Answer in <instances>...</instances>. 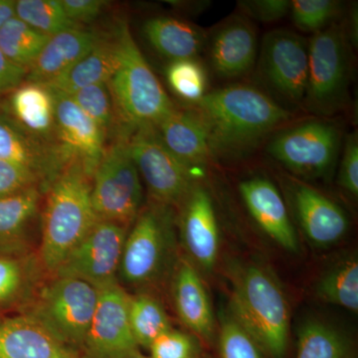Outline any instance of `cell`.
Returning <instances> with one entry per match:
<instances>
[{
    "label": "cell",
    "mask_w": 358,
    "mask_h": 358,
    "mask_svg": "<svg viewBox=\"0 0 358 358\" xmlns=\"http://www.w3.org/2000/svg\"><path fill=\"white\" fill-rule=\"evenodd\" d=\"M190 107L206 127L212 159L244 157L293 117L272 98L247 85L210 92Z\"/></svg>",
    "instance_id": "cell-1"
},
{
    "label": "cell",
    "mask_w": 358,
    "mask_h": 358,
    "mask_svg": "<svg viewBox=\"0 0 358 358\" xmlns=\"http://www.w3.org/2000/svg\"><path fill=\"white\" fill-rule=\"evenodd\" d=\"M38 255L48 275L95 225L91 179L78 162H70L46 190Z\"/></svg>",
    "instance_id": "cell-2"
},
{
    "label": "cell",
    "mask_w": 358,
    "mask_h": 358,
    "mask_svg": "<svg viewBox=\"0 0 358 358\" xmlns=\"http://www.w3.org/2000/svg\"><path fill=\"white\" fill-rule=\"evenodd\" d=\"M114 30L117 64L108 84L120 119L131 131L157 126L176 107L143 57L128 23L120 20Z\"/></svg>",
    "instance_id": "cell-3"
},
{
    "label": "cell",
    "mask_w": 358,
    "mask_h": 358,
    "mask_svg": "<svg viewBox=\"0 0 358 358\" xmlns=\"http://www.w3.org/2000/svg\"><path fill=\"white\" fill-rule=\"evenodd\" d=\"M234 319L272 358H284L288 345V303L274 278L249 267L235 281L231 300Z\"/></svg>",
    "instance_id": "cell-4"
},
{
    "label": "cell",
    "mask_w": 358,
    "mask_h": 358,
    "mask_svg": "<svg viewBox=\"0 0 358 358\" xmlns=\"http://www.w3.org/2000/svg\"><path fill=\"white\" fill-rule=\"evenodd\" d=\"M99 293V289L82 280L51 275L21 313L29 315L65 345L82 350Z\"/></svg>",
    "instance_id": "cell-5"
},
{
    "label": "cell",
    "mask_w": 358,
    "mask_h": 358,
    "mask_svg": "<svg viewBox=\"0 0 358 358\" xmlns=\"http://www.w3.org/2000/svg\"><path fill=\"white\" fill-rule=\"evenodd\" d=\"M131 134L126 129L113 136L91 180L96 217L126 227L138 217L143 199L140 173L129 150Z\"/></svg>",
    "instance_id": "cell-6"
},
{
    "label": "cell",
    "mask_w": 358,
    "mask_h": 358,
    "mask_svg": "<svg viewBox=\"0 0 358 358\" xmlns=\"http://www.w3.org/2000/svg\"><path fill=\"white\" fill-rule=\"evenodd\" d=\"M352 56L345 30L333 23L308 42L305 103L313 114L331 115L346 105Z\"/></svg>",
    "instance_id": "cell-7"
},
{
    "label": "cell",
    "mask_w": 358,
    "mask_h": 358,
    "mask_svg": "<svg viewBox=\"0 0 358 358\" xmlns=\"http://www.w3.org/2000/svg\"><path fill=\"white\" fill-rule=\"evenodd\" d=\"M129 145L131 159L152 199L164 206L182 204L194 188V171L166 147L155 126L134 129Z\"/></svg>",
    "instance_id": "cell-8"
},
{
    "label": "cell",
    "mask_w": 358,
    "mask_h": 358,
    "mask_svg": "<svg viewBox=\"0 0 358 358\" xmlns=\"http://www.w3.org/2000/svg\"><path fill=\"white\" fill-rule=\"evenodd\" d=\"M341 133L333 122L310 120L275 134L268 152L289 171L308 178L333 171L339 154Z\"/></svg>",
    "instance_id": "cell-9"
},
{
    "label": "cell",
    "mask_w": 358,
    "mask_h": 358,
    "mask_svg": "<svg viewBox=\"0 0 358 358\" xmlns=\"http://www.w3.org/2000/svg\"><path fill=\"white\" fill-rule=\"evenodd\" d=\"M166 207L159 205L147 209L134 220L124 241L117 281L141 286L154 281L164 270L173 240Z\"/></svg>",
    "instance_id": "cell-10"
},
{
    "label": "cell",
    "mask_w": 358,
    "mask_h": 358,
    "mask_svg": "<svg viewBox=\"0 0 358 358\" xmlns=\"http://www.w3.org/2000/svg\"><path fill=\"white\" fill-rule=\"evenodd\" d=\"M128 227L98 220L51 275L75 278L103 288L117 281Z\"/></svg>",
    "instance_id": "cell-11"
},
{
    "label": "cell",
    "mask_w": 358,
    "mask_h": 358,
    "mask_svg": "<svg viewBox=\"0 0 358 358\" xmlns=\"http://www.w3.org/2000/svg\"><path fill=\"white\" fill-rule=\"evenodd\" d=\"M259 71L275 95L300 105L305 100L308 75V43L298 33L273 30L264 36Z\"/></svg>",
    "instance_id": "cell-12"
},
{
    "label": "cell",
    "mask_w": 358,
    "mask_h": 358,
    "mask_svg": "<svg viewBox=\"0 0 358 358\" xmlns=\"http://www.w3.org/2000/svg\"><path fill=\"white\" fill-rule=\"evenodd\" d=\"M99 300L82 346L84 358H117L138 350L129 324V294L120 282L99 289Z\"/></svg>",
    "instance_id": "cell-13"
},
{
    "label": "cell",
    "mask_w": 358,
    "mask_h": 358,
    "mask_svg": "<svg viewBox=\"0 0 358 358\" xmlns=\"http://www.w3.org/2000/svg\"><path fill=\"white\" fill-rule=\"evenodd\" d=\"M53 94L61 152L68 164L78 162L92 180L107 147V134L69 96Z\"/></svg>",
    "instance_id": "cell-14"
},
{
    "label": "cell",
    "mask_w": 358,
    "mask_h": 358,
    "mask_svg": "<svg viewBox=\"0 0 358 358\" xmlns=\"http://www.w3.org/2000/svg\"><path fill=\"white\" fill-rule=\"evenodd\" d=\"M212 69L223 79L248 74L255 65L258 40L255 26L246 16H230L207 39Z\"/></svg>",
    "instance_id": "cell-15"
},
{
    "label": "cell",
    "mask_w": 358,
    "mask_h": 358,
    "mask_svg": "<svg viewBox=\"0 0 358 358\" xmlns=\"http://www.w3.org/2000/svg\"><path fill=\"white\" fill-rule=\"evenodd\" d=\"M0 159L20 164L36 173L41 179L43 192L69 164L60 150L28 134L1 106Z\"/></svg>",
    "instance_id": "cell-16"
},
{
    "label": "cell",
    "mask_w": 358,
    "mask_h": 358,
    "mask_svg": "<svg viewBox=\"0 0 358 358\" xmlns=\"http://www.w3.org/2000/svg\"><path fill=\"white\" fill-rule=\"evenodd\" d=\"M0 358H84L29 315L0 317Z\"/></svg>",
    "instance_id": "cell-17"
},
{
    "label": "cell",
    "mask_w": 358,
    "mask_h": 358,
    "mask_svg": "<svg viewBox=\"0 0 358 358\" xmlns=\"http://www.w3.org/2000/svg\"><path fill=\"white\" fill-rule=\"evenodd\" d=\"M1 107L28 134L61 152L56 128L55 100L48 87L25 81L7 95Z\"/></svg>",
    "instance_id": "cell-18"
},
{
    "label": "cell",
    "mask_w": 358,
    "mask_h": 358,
    "mask_svg": "<svg viewBox=\"0 0 358 358\" xmlns=\"http://www.w3.org/2000/svg\"><path fill=\"white\" fill-rule=\"evenodd\" d=\"M239 190L250 214L261 229L282 248L298 251L296 231L277 187L268 179L258 176L242 181Z\"/></svg>",
    "instance_id": "cell-19"
},
{
    "label": "cell",
    "mask_w": 358,
    "mask_h": 358,
    "mask_svg": "<svg viewBox=\"0 0 358 358\" xmlns=\"http://www.w3.org/2000/svg\"><path fill=\"white\" fill-rule=\"evenodd\" d=\"M181 232L192 258L205 268H211L217 259L219 229L210 194L195 185L183 201Z\"/></svg>",
    "instance_id": "cell-20"
},
{
    "label": "cell",
    "mask_w": 358,
    "mask_h": 358,
    "mask_svg": "<svg viewBox=\"0 0 358 358\" xmlns=\"http://www.w3.org/2000/svg\"><path fill=\"white\" fill-rule=\"evenodd\" d=\"M102 35L93 30L75 27L49 37L28 69L25 81L50 83L85 57Z\"/></svg>",
    "instance_id": "cell-21"
},
{
    "label": "cell",
    "mask_w": 358,
    "mask_h": 358,
    "mask_svg": "<svg viewBox=\"0 0 358 358\" xmlns=\"http://www.w3.org/2000/svg\"><path fill=\"white\" fill-rule=\"evenodd\" d=\"M155 128L166 147L192 171L201 169L212 159L206 127L193 108H174Z\"/></svg>",
    "instance_id": "cell-22"
},
{
    "label": "cell",
    "mask_w": 358,
    "mask_h": 358,
    "mask_svg": "<svg viewBox=\"0 0 358 358\" xmlns=\"http://www.w3.org/2000/svg\"><path fill=\"white\" fill-rule=\"evenodd\" d=\"M293 200L296 216L308 239L320 246L336 243L348 229L345 211L312 186L296 183Z\"/></svg>",
    "instance_id": "cell-23"
},
{
    "label": "cell",
    "mask_w": 358,
    "mask_h": 358,
    "mask_svg": "<svg viewBox=\"0 0 358 358\" xmlns=\"http://www.w3.org/2000/svg\"><path fill=\"white\" fill-rule=\"evenodd\" d=\"M48 274L38 252L0 254V315L21 310L31 303Z\"/></svg>",
    "instance_id": "cell-24"
},
{
    "label": "cell",
    "mask_w": 358,
    "mask_h": 358,
    "mask_svg": "<svg viewBox=\"0 0 358 358\" xmlns=\"http://www.w3.org/2000/svg\"><path fill=\"white\" fill-rule=\"evenodd\" d=\"M43 190L39 186L0 199V254L20 255L31 250V231Z\"/></svg>",
    "instance_id": "cell-25"
},
{
    "label": "cell",
    "mask_w": 358,
    "mask_h": 358,
    "mask_svg": "<svg viewBox=\"0 0 358 358\" xmlns=\"http://www.w3.org/2000/svg\"><path fill=\"white\" fill-rule=\"evenodd\" d=\"M173 301L181 322L201 338H210L214 331L210 301L199 273L187 261L179 264L176 271Z\"/></svg>",
    "instance_id": "cell-26"
},
{
    "label": "cell",
    "mask_w": 358,
    "mask_h": 358,
    "mask_svg": "<svg viewBox=\"0 0 358 358\" xmlns=\"http://www.w3.org/2000/svg\"><path fill=\"white\" fill-rule=\"evenodd\" d=\"M143 31L155 50L171 62L196 59L208 39L199 26L169 16L150 18Z\"/></svg>",
    "instance_id": "cell-27"
},
{
    "label": "cell",
    "mask_w": 358,
    "mask_h": 358,
    "mask_svg": "<svg viewBox=\"0 0 358 358\" xmlns=\"http://www.w3.org/2000/svg\"><path fill=\"white\" fill-rule=\"evenodd\" d=\"M117 64V40L114 30L112 34H103L85 57L45 86L56 93L70 96L91 85L109 83Z\"/></svg>",
    "instance_id": "cell-28"
},
{
    "label": "cell",
    "mask_w": 358,
    "mask_h": 358,
    "mask_svg": "<svg viewBox=\"0 0 358 358\" xmlns=\"http://www.w3.org/2000/svg\"><path fill=\"white\" fill-rule=\"evenodd\" d=\"M129 315L136 345L148 350L155 339L173 329L162 303L150 294L129 296Z\"/></svg>",
    "instance_id": "cell-29"
},
{
    "label": "cell",
    "mask_w": 358,
    "mask_h": 358,
    "mask_svg": "<svg viewBox=\"0 0 358 358\" xmlns=\"http://www.w3.org/2000/svg\"><path fill=\"white\" fill-rule=\"evenodd\" d=\"M48 39L15 16L0 29V50L13 64L28 71Z\"/></svg>",
    "instance_id": "cell-30"
},
{
    "label": "cell",
    "mask_w": 358,
    "mask_h": 358,
    "mask_svg": "<svg viewBox=\"0 0 358 358\" xmlns=\"http://www.w3.org/2000/svg\"><path fill=\"white\" fill-rule=\"evenodd\" d=\"M69 96L85 114L103 129L107 138L115 136L124 129L129 131L120 119L109 84L91 85L78 90Z\"/></svg>",
    "instance_id": "cell-31"
},
{
    "label": "cell",
    "mask_w": 358,
    "mask_h": 358,
    "mask_svg": "<svg viewBox=\"0 0 358 358\" xmlns=\"http://www.w3.org/2000/svg\"><path fill=\"white\" fill-rule=\"evenodd\" d=\"M350 345L334 327L313 320L301 327L296 358H350Z\"/></svg>",
    "instance_id": "cell-32"
},
{
    "label": "cell",
    "mask_w": 358,
    "mask_h": 358,
    "mask_svg": "<svg viewBox=\"0 0 358 358\" xmlns=\"http://www.w3.org/2000/svg\"><path fill=\"white\" fill-rule=\"evenodd\" d=\"M317 294L322 301L357 313V261L350 259L331 268L317 284Z\"/></svg>",
    "instance_id": "cell-33"
},
{
    "label": "cell",
    "mask_w": 358,
    "mask_h": 358,
    "mask_svg": "<svg viewBox=\"0 0 358 358\" xmlns=\"http://www.w3.org/2000/svg\"><path fill=\"white\" fill-rule=\"evenodd\" d=\"M15 14L26 24L49 37L70 28L82 27L67 17L60 0H16Z\"/></svg>",
    "instance_id": "cell-34"
},
{
    "label": "cell",
    "mask_w": 358,
    "mask_h": 358,
    "mask_svg": "<svg viewBox=\"0 0 358 358\" xmlns=\"http://www.w3.org/2000/svg\"><path fill=\"white\" fill-rule=\"evenodd\" d=\"M167 83L181 100L194 105L207 92V73L196 59L169 62L166 70Z\"/></svg>",
    "instance_id": "cell-35"
},
{
    "label": "cell",
    "mask_w": 358,
    "mask_h": 358,
    "mask_svg": "<svg viewBox=\"0 0 358 358\" xmlns=\"http://www.w3.org/2000/svg\"><path fill=\"white\" fill-rule=\"evenodd\" d=\"M341 10V3L336 0H293L289 13L298 29L317 33L329 27Z\"/></svg>",
    "instance_id": "cell-36"
},
{
    "label": "cell",
    "mask_w": 358,
    "mask_h": 358,
    "mask_svg": "<svg viewBox=\"0 0 358 358\" xmlns=\"http://www.w3.org/2000/svg\"><path fill=\"white\" fill-rule=\"evenodd\" d=\"M219 350L221 358H263L256 341L233 317L222 322Z\"/></svg>",
    "instance_id": "cell-37"
},
{
    "label": "cell",
    "mask_w": 358,
    "mask_h": 358,
    "mask_svg": "<svg viewBox=\"0 0 358 358\" xmlns=\"http://www.w3.org/2000/svg\"><path fill=\"white\" fill-rule=\"evenodd\" d=\"M148 350L150 358H197L200 345L192 334L171 329L155 339Z\"/></svg>",
    "instance_id": "cell-38"
},
{
    "label": "cell",
    "mask_w": 358,
    "mask_h": 358,
    "mask_svg": "<svg viewBox=\"0 0 358 358\" xmlns=\"http://www.w3.org/2000/svg\"><path fill=\"white\" fill-rule=\"evenodd\" d=\"M34 186L43 190L41 179L36 173L20 164L0 159V199Z\"/></svg>",
    "instance_id": "cell-39"
},
{
    "label": "cell",
    "mask_w": 358,
    "mask_h": 358,
    "mask_svg": "<svg viewBox=\"0 0 358 358\" xmlns=\"http://www.w3.org/2000/svg\"><path fill=\"white\" fill-rule=\"evenodd\" d=\"M238 6L247 18L274 22L281 20L289 13L291 1L289 0H245L238 1Z\"/></svg>",
    "instance_id": "cell-40"
},
{
    "label": "cell",
    "mask_w": 358,
    "mask_h": 358,
    "mask_svg": "<svg viewBox=\"0 0 358 358\" xmlns=\"http://www.w3.org/2000/svg\"><path fill=\"white\" fill-rule=\"evenodd\" d=\"M338 183L353 196L358 195V138L357 134L348 136L339 167Z\"/></svg>",
    "instance_id": "cell-41"
},
{
    "label": "cell",
    "mask_w": 358,
    "mask_h": 358,
    "mask_svg": "<svg viewBox=\"0 0 358 358\" xmlns=\"http://www.w3.org/2000/svg\"><path fill=\"white\" fill-rule=\"evenodd\" d=\"M64 13L75 24H90L102 14L108 6L105 0H60Z\"/></svg>",
    "instance_id": "cell-42"
},
{
    "label": "cell",
    "mask_w": 358,
    "mask_h": 358,
    "mask_svg": "<svg viewBox=\"0 0 358 358\" xmlns=\"http://www.w3.org/2000/svg\"><path fill=\"white\" fill-rule=\"evenodd\" d=\"M27 71L13 64L0 50V96L8 95L24 83Z\"/></svg>",
    "instance_id": "cell-43"
},
{
    "label": "cell",
    "mask_w": 358,
    "mask_h": 358,
    "mask_svg": "<svg viewBox=\"0 0 358 358\" xmlns=\"http://www.w3.org/2000/svg\"><path fill=\"white\" fill-rule=\"evenodd\" d=\"M16 0H0V29L15 17Z\"/></svg>",
    "instance_id": "cell-44"
},
{
    "label": "cell",
    "mask_w": 358,
    "mask_h": 358,
    "mask_svg": "<svg viewBox=\"0 0 358 358\" xmlns=\"http://www.w3.org/2000/svg\"><path fill=\"white\" fill-rule=\"evenodd\" d=\"M350 37H352V41L353 45L357 44V9H352L350 11Z\"/></svg>",
    "instance_id": "cell-45"
},
{
    "label": "cell",
    "mask_w": 358,
    "mask_h": 358,
    "mask_svg": "<svg viewBox=\"0 0 358 358\" xmlns=\"http://www.w3.org/2000/svg\"><path fill=\"white\" fill-rule=\"evenodd\" d=\"M117 358H150L148 357H145V355H141L140 352L138 350H134V352L127 353V355H122V357Z\"/></svg>",
    "instance_id": "cell-46"
}]
</instances>
